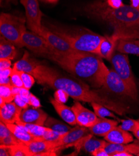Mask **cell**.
Listing matches in <instances>:
<instances>
[{
    "label": "cell",
    "instance_id": "d6a6232c",
    "mask_svg": "<svg viewBox=\"0 0 139 156\" xmlns=\"http://www.w3.org/2000/svg\"><path fill=\"white\" fill-rule=\"evenodd\" d=\"M17 144H23V143L20 141L13 133L3 139H0V145L13 146Z\"/></svg>",
    "mask_w": 139,
    "mask_h": 156
},
{
    "label": "cell",
    "instance_id": "5bb4252c",
    "mask_svg": "<svg viewBox=\"0 0 139 156\" xmlns=\"http://www.w3.org/2000/svg\"><path fill=\"white\" fill-rule=\"evenodd\" d=\"M121 38L118 35L114 33L110 36H104L96 54L102 58L110 61L114 55V50L116 49L118 41Z\"/></svg>",
    "mask_w": 139,
    "mask_h": 156
},
{
    "label": "cell",
    "instance_id": "484cf974",
    "mask_svg": "<svg viewBox=\"0 0 139 156\" xmlns=\"http://www.w3.org/2000/svg\"><path fill=\"white\" fill-rule=\"evenodd\" d=\"M16 124L24 128L27 131H28L29 133L33 134V136L41 138L44 136L45 133L49 129L44 126L37 125V124H35L27 123L21 121H16Z\"/></svg>",
    "mask_w": 139,
    "mask_h": 156
},
{
    "label": "cell",
    "instance_id": "83f0119b",
    "mask_svg": "<svg viewBox=\"0 0 139 156\" xmlns=\"http://www.w3.org/2000/svg\"><path fill=\"white\" fill-rule=\"evenodd\" d=\"M13 85H0V97L2 98L6 103L14 101V96L12 91Z\"/></svg>",
    "mask_w": 139,
    "mask_h": 156
},
{
    "label": "cell",
    "instance_id": "9c48e42d",
    "mask_svg": "<svg viewBox=\"0 0 139 156\" xmlns=\"http://www.w3.org/2000/svg\"><path fill=\"white\" fill-rule=\"evenodd\" d=\"M26 11V20L27 28L32 32L39 34L42 26V13L38 0H20Z\"/></svg>",
    "mask_w": 139,
    "mask_h": 156
},
{
    "label": "cell",
    "instance_id": "cb8c5ba5",
    "mask_svg": "<svg viewBox=\"0 0 139 156\" xmlns=\"http://www.w3.org/2000/svg\"><path fill=\"white\" fill-rule=\"evenodd\" d=\"M92 134H89L85 137L82 147L86 152L90 154L95 151L102 148L106 144V141L96 138L92 136Z\"/></svg>",
    "mask_w": 139,
    "mask_h": 156
},
{
    "label": "cell",
    "instance_id": "ee69618b",
    "mask_svg": "<svg viewBox=\"0 0 139 156\" xmlns=\"http://www.w3.org/2000/svg\"><path fill=\"white\" fill-rule=\"evenodd\" d=\"M130 6L139 10V0H130Z\"/></svg>",
    "mask_w": 139,
    "mask_h": 156
},
{
    "label": "cell",
    "instance_id": "30bf717a",
    "mask_svg": "<svg viewBox=\"0 0 139 156\" xmlns=\"http://www.w3.org/2000/svg\"><path fill=\"white\" fill-rule=\"evenodd\" d=\"M103 87L115 94L127 96L135 100L133 93L114 70H109L105 74Z\"/></svg>",
    "mask_w": 139,
    "mask_h": 156
},
{
    "label": "cell",
    "instance_id": "f35d334b",
    "mask_svg": "<svg viewBox=\"0 0 139 156\" xmlns=\"http://www.w3.org/2000/svg\"><path fill=\"white\" fill-rule=\"evenodd\" d=\"M0 155L1 156H11L10 148L9 146L0 145Z\"/></svg>",
    "mask_w": 139,
    "mask_h": 156
},
{
    "label": "cell",
    "instance_id": "7bdbcfd3",
    "mask_svg": "<svg viewBox=\"0 0 139 156\" xmlns=\"http://www.w3.org/2000/svg\"><path fill=\"white\" fill-rule=\"evenodd\" d=\"M133 154L128 151H123L115 153L112 156H132Z\"/></svg>",
    "mask_w": 139,
    "mask_h": 156
},
{
    "label": "cell",
    "instance_id": "4dcf8cb0",
    "mask_svg": "<svg viewBox=\"0 0 139 156\" xmlns=\"http://www.w3.org/2000/svg\"><path fill=\"white\" fill-rule=\"evenodd\" d=\"M138 124V120L128 119L126 120H122V124L119 126L121 129L127 131L134 132L137 128Z\"/></svg>",
    "mask_w": 139,
    "mask_h": 156
},
{
    "label": "cell",
    "instance_id": "d4e9b609",
    "mask_svg": "<svg viewBox=\"0 0 139 156\" xmlns=\"http://www.w3.org/2000/svg\"><path fill=\"white\" fill-rule=\"evenodd\" d=\"M44 126L63 134L66 133L72 129L71 127L64 123L63 122L49 116L46 119L44 124Z\"/></svg>",
    "mask_w": 139,
    "mask_h": 156
},
{
    "label": "cell",
    "instance_id": "603a6c76",
    "mask_svg": "<svg viewBox=\"0 0 139 156\" xmlns=\"http://www.w3.org/2000/svg\"><path fill=\"white\" fill-rule=\"evenodd\" d=\"M17 55L15 45L3 36L0 38V58L13 60Z\"/></svg>",
    "mask_w": 139,
    "mask_h": 156
},
{
    "label": "cell",
    "instance_id": "6da1fadb",
    "mask_svg": "<svg viewBox=\"0 0 139 156\" xmlns=\"http://www.w3.org/2000/svg\"><path fill=\"white\" fill-rule=\"evenodd\" d=\"M33 76L38 83L57 90H63L75 100L99 103L120 115L128 112V108L122 103L100 95L87 85L77 82L47 66H38Z\"/></svg>",
    "mask_w": 139,
    "mask_h": 156
},
{
    "label": "cell",
    "instance_id": "44dd1931",
    "mask_svg": "<svg viewBox=\"0 0 139 156\" xmlns=\"http://www.w3.org/2000/svg\"><path fill=\"white\" fill-rule=\"evenodd\" d=\"M116 49L120 53L139 55V40L133 38L120 39Z\"/></svg>",
    "mask_w": 139,
    "mask_h": 156
},
{
    "label": "cell",
    "instance_id": "d590c367",
    "mask_svg": "<svg viewBox=\"0 0 139 156\" xmlns=\"http://www.w3.org/2000/svg\"><path fill=\"white\" fill-rule=\"evenodd\" d=\"M112 8H119L124 5L122 0H101Z\"/></svg>",
    "mask_w": 139,
    "mask_h": 156
},
{
    "label": "cell",
    "instance_id": "74e56055",
    "mask_svg": "<svg viewBox=\"0 0 139 156\" xmlns=\"http://www.w3.org/2000/svg\"><path fill=\"white\" fill-rule=\"evenodd\" d=\"M11 66V60L8 58H0V70L9 68Z\"/></svg>",
    "mask_w": 139,
    "mask_h": 156
},
{
    "label": "cell",
    "instance_id": "7402d4cb",
    "mask_svg": "<svg viewBox=\"0 0 139 156\" xmlns=\"http://www.w3.org/2000/svg\"><path fill=\"white\" fill-rule=\"evenodd\" d=\"M6 124L8 128L12 132V133L23 144H27L28 143L35 141V140L39 138H41L33 136V134L27 131L24 128L18 125L16 123Z\"/></svg>",
    "mask_w": 139,
    "mask_h": 156
},
{
    "label": "cell",
    "instance_id": "c3c4849f",
    "mask_svg": "<svg viewBox=\"0 0 139 156\" xmlns=\"http://www.w3.org/2000/svg\"><path fill=\"white\" fill-rule=\"evenodd\" d=\"M3 1H5V0H1V2H2ZM6 1L7 2H16L17 1V0H6Z\"/></svg>",
    "mask_w": 139,
    "mask_h": 156
},
{
    "label": "cell",
    "instance_id": "bcb514c9",
    "mask_svg": "<svg viewBox=\"0 0 139 156\" xmlns=\"http://www.w3.org/2000/svg\"><path fill=\"white\" fill-rule=\"evenodd\" d=\"M138 124L137 128L135 129V130L133 132V133H134V136L139 140V119H138Z\"/></svg>",
    "mask_w": 139,
    "mask_h": 156
},
{
    "label": "cell",
    "instance_id": "4fadbf2b",
    "mask_svg": "<svg viewBox=\"0 0 139 156\" xmlns=\"http://www.w3.org/2000/svg\"><path fill=\"white\" fill-rule=\"evenodd\" d=\"M71 108L75 114L77 123L79 126L89 128L99 118L95 113L83 106L79 101H75Z\"/></svg>",
    "mask_w": 139,
    "mask_h": 156
},
{
    "label": "cell",
    "instance_id": "9a60e30c",
    "mask_svg": "<svg viewBox=\"0 0 139 156\" xmlns=\"http://www.w3.org/2000/svg\"><path fill=\"white\" fill-rule=\"evenodd\" d=\"M23 109L15 102L6 103L0 108V120L5 124H14L20 120Z\"/></svg>",
    "mask_w": 139,
    "mask_h": 156
},
{
    "label": "cell",
    "instance_id": "8fae6325",
    "mask_svg": "<svg viewBox=\"0 0 139 156\" xmlns=\"http://www.w3.org/2000/svg\"><path fill=\"white\" fill-rule=\"evenodd\" d=\"M88 128L81 126H75L68 132L65 133L61 139L55 144V151H58L64 148L74 146V144L89 134Z\"/></svg>",
    "mask_w": 139,
    "mask_h": 156
},
{
    "label": "cell",
    "instance_id": "7c38bea8",
    "mask_svg": "<svg viewBox=\"0 0 139 156\" xmlns=\"http://www.w3.org/2000/svg\"><path fill=\"white\" fill-rule=\"evenodd\" d=\"M55 144L54 142L39 138L35 141L24 144L26 146L29 156H55L57 155L55 151Z\"/></svg>",
    "mask_w": 139,
    "mask_h": 156
},
{
    "label": "cell",
    "instance_id": "ffe728a7",
    "mask_svg": "<svg viewBox=\"0 0 139 156\" xmlns=\"http://www.w3.org/2000/svg\"><path fill=\"white\" fill-rule=\"evenodd\" d=\"M40 64L36 60L30 57L29 53L25 51L21 59L14 64L13 69L20 72H24L33 75L34 70Z\"/></svg>",
    "mask_w": 139,
    "mask_h": 156
},
{
    "label": "cell",
    "instance_id": "8992f818",
    "mask_svg": "<svg viewBox=\"0 0 139 156\" xmlns=\"http://www.w3.org/2000/svg\"><path fill=\"white\" fill-rule=\"evenodd\" d=\"M110 62L114 70L126 82L133 93L135 100H137L138 91L128 56L126 54L116 53L112 55Z\"/></svg>",
    "mask_w": 139,
    "mask_h": 156
},
{
    "label": "cell",
    "instance_id": "2e32d148",
    "mask_svg": "<svg viewBox=\"0 0 139 156\" xmlns=\"http://www.w3.org/2000/svg\"><path fill=\"white\" fill-rule=\"evenodd\" d=\"M48 117L47 113L41 109L36 108L33 109L26 108L22 110L19 121L44 126V124Z\"/></svg>",
    "mask_w": 139,
    "mask_h": 156
},
{
    "label": "cell",
    "instance_id": "f6af8a7d",
    "mask_svg": "<svg viewBox=\"0 0 139 156\" xmlns=\"http://www.w3.org/2000/svg\"><path fill=\"white\" fill-rule=\"evenodd\" d=\"M42 2H44L46 3H49V4H52V5H55L58 3L59 0H40Z\"/></svg>",
    "mask_w": 139,
    "mask_h": 156
},
{
    "label": "cell",
    "instance_id": "f1b7e54d",
    "mask_svg": "<svg viewBox=\"0 0 139 156\" xmlns=\"http://www.w3.org/2000/svg\"><path fill=\"white\" fill-rule=\"evenodd\" d=\"M9 146L11 156H29L26 146L24 144Z\"/></svg>",
    "mask_w": 139,
    "mask_h": 156
},
{
    "label": "cell",
    "instance_id": "1f68e13d",
    "mask_svg": "<svg viewBox=\"0 0 139 156\" xmlns=\"http://www.w3.org/2000/svg\"><path fill=\"white\" fill-rule=\"evenodd\" d=\"M19 72L24 85V88L29 90L35 83V78L29 73L24 72Z\"/></svg>",
    "mask_w": 139,
    "mask_h": 156
},
{
    "label": "cell",
    "instance_id": "7a4b0ae2",
    "mask_svg": "<svg viewBox=\"0 0 139 156\" xmlns=\"http://www.w3.org/2000/svg\"><path fill=\"white\" fill-rule=\"evenodd\" d=\"M84 12L90 16L102 21L114 29V34L121 39H139V10L130 5L112 8L101 0L86 4Z\"/></svg>",
    "mask_w": 139,
    "mask_h": 156
},
{
    "label": "cell",
    "instance_id": "5b68a950",
    "mask_svg": "<svg viewBox=\"0 0 139 156\" xmlns=\"http://www.w3.org/2000/svg\"><path fill=\"white\" fill-rule=\"evenodd\" d=\"M25 22L26 20L23 17L2 12L0 15L1 35L15 45L22 48L21 37L26 30Z\"/></svg>",
    "mask_w": 139,
    "mask_h": 156
},
{
    "label": "cell",
    "instance_id": "7dc6e473",
    "mask_svg": "<svg viewBox=\"0 0 139 156\" xmlns=\"http://www.w3.org/2000/svg\"><path fill=\"white\" fill-rule=\"evenodd\" d=\"M6 104V101L2 98L0 97V108L3 107Z\"/></svg>",
    "mask_w": 139,
    "mask_h": 156
},
{
    "label": "cell",
    "instance_id": "e575fe53",
    "mask_svg": "<svg viewBox=\"0 0 139 156\" xmlns=\"http://www.w3.org/2000/svg\"><path fill=\"white\" fill-rule=\"evenodd\" d=\"M11 134L12 132L8 128L6 124L2 121L0 122V139H3Z\"/></svg>",
    "mask_w": 139,
    "mask_h": 156
},
{
    "label": "cell",
    "instance_id": "277c9868",
    "mask_svg": "<svg viewBox=\"0 0 139 156\" xmlns=\"http://www.w3.org/2000/svg\"><path fill=\"white\" fill-rule=\"evenodd\" d=\"M53 31L63 37L74 50L96 54L104 38L102 36L85 29L75 33L58 30Z\"/></svg>",
    "mask_w": 139,
    "mask_h": 156
},
{
    "label": "cell",
    "instance_id": "e0dca14e",
    "mask_svg": "<svg viewBox=\"0 0 139 156\" xmlns=\"http://www.w3.org/2000/svg\"><path fill=\"white\" fill-rule=\"evenodd\" d=\"M104 139L107 142L120 144H128L134 141L132 135L129 131L123 130L117 126L104 137Z\"/></svg>",
    "mask_w": 139,
    "mask_h": 156
},
{
    "label": "cell",
    "instance_id": "3957f363",
    "mask_svg": "<svg viewBox=\"0 0 139 156\" xmlns=\"http://www.w3.org/2000/svg\"><path fill=\"white\" fill-rule=\"evenodd\" d=\"M52 61L96 88L103 87L105 74L109 70L102 57L90 52L77 51L66 55H55Z\"/></svg>",
    "mask_w": 139,
    "mask_h": 156
},
{
    "label": "cell",
    "instance_id": "ac0fdd59",
    "mask_svg": "<svg viewBox=\"0 0 139 156\" xmlns=\"http://www.w3.org/2000/svg\"><path fill=\"white\" fill-rule=\"evenodd\" d=\"M118 125V121L107 119L105 118H99L96 122L89 128L91 134L101 137H105L115 126Z\"/></svg>",
    "mask_w": 139,
    "mask_h": 156
},
{
    "label": "cell",
    "instance_id": "60d3db41",
    "mask_svg": "<svg viewBox=\"0 0 139 156\" xmlns=\"http://www.w3.org/2000/svg\"><path fill=\"white\" fill-rule=\"evenodd\" d=\"M91 155L93 156H109V154H108L105 151V150L104 149V147L100 148L95 151L91 154Z\"/></svg>",
    "mask_w": 139,
    "mask_h": 156
},
{
    "label": "cell",
    "instance_id": "ab89813d",
    "mask_svg": "<svg viewBox=\"0 0 139 156\" xmlns=\"http://www.w3.org/2000/svg\"><path fill=\"white\" fill-rule=\"evenodd\" d=\"M13 72V69L11 67L0 70V78H8L11 77Z\"/></svg>",
    "mask_w": 139,
    "mask_h": 156
},
{
    "label": "cell",
    "instance_id": "ba28073f",
    "mask_svg": "<svg viewBox=\"0 0 139 156\" xmlns=\"http://www.w3.org/2000/svg\"><path fill=\"white\" fill-rule=\"evenodd\" d=\"M39 35L47 41L55 55H66L78 51L74 50L63 37L44 26Z\"/></svg>",
    "mask_w": 139,
    "mask_h": 156
},
{
    "label": "cell",
    "instance_id": "8d00e7d4",
    "mask_svg": "<svg viewBox=\"0 0 139 156\" xmlns=\"http://www.w3.org/2000/svg\"><path fill=\"white\" fill-rule=\"evenodd\" d=\"M14 101L18 106L21 107L22 109H26L28 108L29 105L23 100V98L21 97L20 95H17L15 96Z\"/></svg>",
    "mask_w": 139,
    "mask_h": 156
},
{
    "label": "cell",
    "instance_id": "f546056e",
    "mask_svg": "<svg viewBox=\"0 0 139 156\" xmlns=\"http://www.w3.org/2000/svg\"><path fill=\"white\" fill-rule=\"evenodd\" d=\"M64 134L60 133L55 131L53 129H49L45 133V134L41 138L44 140H46V141L56 143L59 141V140H60L61 139V137L63 136V135Z\"/></svg>",
    "mask_w": 139,
    "mask_h": 156
},
{
    "label": "cell",
    "instance_id": "b9f144b4",
    "mask_svg": "<svg viewBox=\"0 0 139 156\" xmlns=\"http://www.w3.org/2000/svg\"><path fill=\"white\" fill-rule=\"evenodd\" d=\"M0 85H10L11 84V77L8 78H0Z\"/></svg>",
    "mask_w": 139,
    "mask_h": 156
},
{
    "label": "cell",
    "instance_id": "d6986e66",
    "mask_svg": "<svg viewBox=\"0 0 139 156\" xmlns=\"http://www.w3.org/2000/svg\"><path fill=\"white\" fill-rule=\"evenodd\" d=\"M50 102L53 105L56 112L64 121L72 126H75L78 124L75 114L71 108L59 101L55 98H50Z\"/></svg>",
    "mask_w": 139,
    "mask_h": 156
},
{
    "label": "cell",
    "instance_id": "836d02e7",
    "mask_svg": "<svg viewBox=\"0 0 139 156\" xmlns=\"http://www.w3.org/2000/svg\"><path fill=\"white\" fill-rule=\"evenodd\" d=\"M11 81L13 86L18 88H24V85L21 79L20 72L13 68V72L11 75Z\"/></svg>",
    "mask_w": 139,
    "mask_h": 156
},
{
    "label": "cell",
    "instance_id": "4316f807",
    "mask_svg": "<svg viewBox=\"0 0 139 156\" xmlns=\"http://www.w3.org/2000/svg\"><path fill=\"white\" fill-rule=\"evenodd\" d=\"M91 105L94 109L95 114L99 118H104L106 117H111L114 118H117L116 116L112 113L109 108L97 103H91Z\"/></svg>",
    "mask_w": 139,
    "mask_h": 156
},
{
    "label": "cell",
    "instance_id": "52a82bcc",
    "mask_svg": "<svg viewBox=\"0 0 139 156\" xmlns=\"http://www.w3.org/2000/svg\"><path fill=\"white\" fill-rule=\"evenodd\" d=\"M21 43L23 47H26L37 55L46 57L51 60L55 55L44 38L32 31H25L21 37Z\"/></svg>",
    "mask_w": 139,
    "mask_h": 156
}]
</instances>
